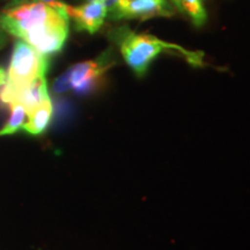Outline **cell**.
Returning a JSON list of instances; mask_svg holds the SVG:
<instances>
[{"mask_svg": "<svg viewBox=\"0 0 250 250\" xmlns=\"http://www.w3.org/2000/svg\"><path fill=\"white\" fill-rule=\"evenodd\" d=\"M70 18L64 2H28L4 9L0 14V28L6 34L22 40L41 55L58 54L68 36Z\"/></svg>", "mask_w": 250, "mask_h": 250, "instance_id": "1", "label": "cell"}, {"mask_svg": "<svg viewBox=\"0 0 250 250\" xmlns=\"http://www.w3.org/2000/svg\"><path fill=\"white\" fill-rule=\"evenodd\" d=\"M110 36L120 48L126 64L138 77L145 76L151 62L161 52L170 50L180 52L181 56L193 65L203 64V54L188 51L179 45L170 44L148 34H138L127 28V26L112 30Z\"/></svg>", "mask_w": 250, "mask_h": 250, "instance_id": "2", "label": "cell"}, {"mask_svg": "<svg viewBox=\"0 0 250 250\" xmlns=\"http://www.w3.org/2000/svg\"><path fill=\"white\" fill-rule=\"evenodd\" d=\"M48 67V57L39 54L22 40L17 41L8 70L6 71V81L0 88V101L9 105L12 98L19 89L28 86L36 78L45 76Z\"/></svg>", "mask_w": 250, "mask_h": 250, "instance_id": "3", "label": "cell"}, {"mask_svg": "<svg viewBox=\"0 0 250 250\" xmlns=\"http://www.w3.org/2000/svg\"><path fill=\"white\" fill-rule=\"evenodd\" d=\"M114 65V62L108 54H102L100 57L90 59L73 65L55 80V93H65L74 90L78 94H87L96 88L102 81L103 74Z\"/></svg>", "mask_w": 250, "mask_h": 250, "instance_id": "4", "label": "cell"}, {"mask_svg": "<svg viewBox=\"0 0 250 250\" xmlns=\"http://www.w3.org/2000/svg\"><path fill=\"white\" fill-rule=\"evenodd\" d=\"M174 13L173 5L168 0H118L108 11V18L147 20L156 17L169 18Z\"/></svg>", "mask_w": 250, "mask_h": 250, "instance_id": "5", "label": "cell"}, {"mask_svg": "<svg viewBox=\"0 0 250 250\" xmlns=\"http://www.w3.org/2000/svg\"><path fill=\"white\" fill-rule=\"evenodd\" d=\"M65 11L72 19L78 31L95 34L108 18V7L102 0H92L79 6L65 4Z\"/></svg>", "mask_w": 250, "mask_h": 250, "instance_id": "6", "label": "cell"}, {"mask_svg": "<svg viewBox=\"0 0 250 250\" xmlns=\"http://www.w3.org/2000/svg\"><path fill=\"white\" fill-rule=\"evenodd\" d=\"M48 99H50V95L48 92V83H46L45 76H41L36 78L28 86L19 89L13 95V98H12L9 105L19 103V104H21L24 108L28 115L36 107H39L41 103L44 102Z\"/></svg>", "mask_w": 250, "mask_h": 250, "instance_id": "7", "label": "cell"}, {"mask_svg": "<svg viewBox=\"0 0 250 250\" xmlns=\"http://www.w3.org/2000/svg\"><path fill=\"white\" fill-rule=\"evenodd\" d=\"M52 112H54V107H52L51 99L45 100L44 102L41 103L39 107H36L27 115L28 121L23 124L22 130L33 134V136H39V134L43 133L50 124Z\"/></svg>", "mask_w": 250, "mask_h": 250, "instance_id": "8", "label": "cell"}, {"mask_svg": "<svg viewBox=\"0 0 250 250\" xmlns=\"http://www.w3.org/2000/svg\"><path fill=\"white\" fill-rule=\"evenodd\" d=\"M173 2L177 8L189 15L195 26L202 27L205 23L206 12L204 0H173Z\"/></svg>", "mask_w": 250, "mask_h": 250, "instance_id": "9", "label": "cell"}, {"mask_svg": "<svg viewBox=\"0 0 250 250\" xmlns=\"http://www.w3.org/2000/svg\"><path fill=\"white\" fill-rule=\"evenodd\" d=\"M11 107V116H9L8 121L6 122L4 126L0 129V137L1 136H9L18 132L19 130L22 129L23 124L26 123L27 112L24 108L19 103L9 105Z\"/></svg>", "mask_w": 250, "mask_h": 250, "instance_id": "10", "label": "cell"}, {"mask_svg": "<svg viewBox=\"0 0 250 250\" xmlns=\"http://www.w3.org/2000/svg\"><path fill=\"white\" fill-rule=\"evenodd\" d=\"M6 35H7V34H6L5 31L0 28V50L4 48L6 42H7V36Z\"/></svg>", "mask_w": 250, "mask_h": 250, "instance_id": "11", "label": "cell"}, {"mask_svg": "<svg viewBox=\"0 0 250 250\" xmlns=\"http://www.w3.org/2000/svg\"><path fill=\"white\" fill-rule=\"evenodd\" d=\"M83 1L87 2V1H92V0H83ZM102 1H104V4L107 5V7H108V11H109V9L114 7V5L116 4V2L118 1V0H102Z\"/></svg>", "mask_w": 250, "mask_h": 250, "instance_id": "12", "label": "cell"}, {"mask_svg": "<svg viewBox=\"0 0 250 250\" xmlns=\"http://www.w3.org/2000/svg\"><path fill=\"white\" fill-rule=\"evenodd\" d=\"M6 81V71L4 68L0 67V88H1V86L4 85Z\"/></svg>", "mask_w": 250, "mask_h": 250, "instance_id": "13", "label": "cell"}, {"mask_svg": "<svg viewBox=\"0 0 250 250\" xmlns=\"http://www.w3.org/2000/svg\"><path fill=\"white\" fill-rule=\"evenodd\" d=\"M39 1L46 2V4H51V2H58V1H61V0H39Z\"/></svg>", "mask_w": 250, "mask_h": 250, "instance_id": "14", "label": "cell"}, {"mask_svg": "<svg viewBox=\"0 0 250 250\" xmlns=\"http://www.w3.org/2000/svg\"><path fill=\"white\" fill-rule=\"evenodd\" d=\"M34 1H39V0H29V2H34Z\"/></svg>", "mask_w": 250, "mask_h": 250, "instance_id": "15", "label": "cell"}]
</instances>
